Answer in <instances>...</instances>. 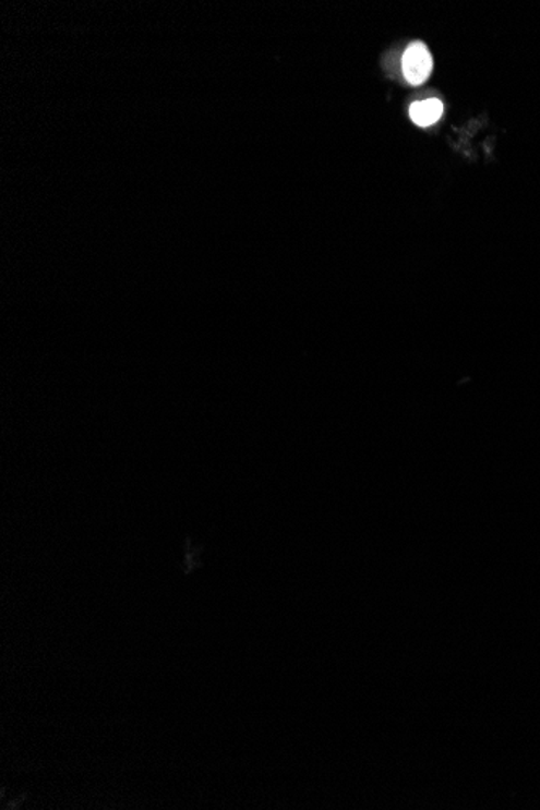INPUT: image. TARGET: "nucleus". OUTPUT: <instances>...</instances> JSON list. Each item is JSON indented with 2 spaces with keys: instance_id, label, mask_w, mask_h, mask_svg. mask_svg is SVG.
I'll return each mask as SVG.
<instances>
[{
  "instance_id": "obj_1",
  "label": "nucleus",
  "mask_w": 540,
  "mask_h": 810,
  "mask_svg": "<svg viewBox=\"0 0 540 810\" xmlns=\"http://www.w3.org/2000/svg\"><path fill=\"white\" fill-rule=\"evenodd\" d=\"M432 65L434 63H432L431 52L422 43H415L406 49L404 62H401L406 82L415 86L422 85L431 75Z\"/></svg>"
},
{
  "instance_id": "obj_2",
  "label": "nucleus",
  "mask_w": 540,
  "mask_h": 810,
  "mask_svg": "<svg viewBox=\"0 0 540 810\" xmlns=\"http://www.w3.org/2000/svg\"><path fill=\"white\" fill-rule=\"evenodd\" d=\"M411 113L412 122L419 126L434 125L442 113H444V104L439 99L422 100V102H415L409 109Z\"/></svg>"
}]
</instances>
